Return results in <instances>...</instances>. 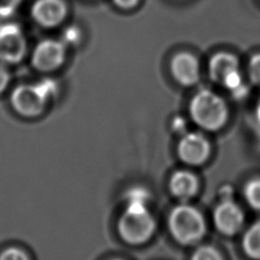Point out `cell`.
<instances>
[{
	"instance_id": "obj_1",
	"label": "cell",
	"mask_w": 260,
	"mask_h": 260,
	"mask_svg": "<svg viewBox=\"0 0 260 260\" xmlns=\"http://www.w3.org/2000/svg\"><path fill=\"white\" fill-rule=\"evenodd\" d=\"M57 90L52 80H41L32 84H19L14 87L10 94L12 109L20 116L35 118L40 116L46 105Z\"/></svg>"
},
{
	"instance_id": "obj_2",
	"label": "cell",
	"mask_w": 260,
	"mask_h": 260,
	"mask_svg": "<svg viewBox=\"0 0 260 260\" xmlns=\"http://www.w3.org/2000/svg\"><path fill=\"white\" fill-rule=\"evenodd\" d=\"M155 231V220L147 208V203L127 202L118 220L120 237L128 244L140 245L147 242Z\"/></svg>"
},
{
	"instance_id": "obj_3",
	"label": "cell",
	"mask_w": 260,
	"mask_h": 260,
	"mask_svg": "<svg viewBox=\"0 0 260 260\" xmlns=\"http://www.w3.org/2000/svg\"><path fill=\"white\" fill-rule=\"evenodd\" d=\"M173 238L182 245H192L200 241L205 234V220L195 207L183 203L172 209L168 219Z\"/></svg>"
},
{
	"instance_id": "obj_4",
	"label": "cell",
	"mask_w": 260,
	"mask_h": 260,
	"mask_svg": "<svg viewBox=\"0 0 260 260\" xmlns=\"http://www.w3.org/2000/svg\"><path fill=\"white\" fill-rule=\"evenodd\" d=\"M193 121L201 128L215 131L220 129L228 119V107L224 101L208 89L198 91L190 104Z\"/></svg>"
},
{
	"instance_id": "obj_5",
	"label": "cell",
	"mask_w": 260,
	"mask_h": 260,
	"mask_svg": "<svg viewBox=\"0 0 260 260\" xmlns=\"http://www.w3.org/2000/svg\"><path fill=\"white\" fill-rule=\"evenodd\" d=\"M209 75L211 80L241 96L247 92L239 70V61L230 53H217L209 61Z\"/></svg>"
},
{
	"instance_id": "obj_6",
	"label": "cell",
	"mask_w": 260,
	"mask_h": 260,
	"mask_svg": "<svg viewBox=\"0 0 260 260\" xmlns=\"http://www.w3.org/2000/svg\"><path fill=\"white\" fill-rule=\"evenodd\" d=\"M27 52V41L22 28L14 22L0 25V62L13 65L21 62Z\"/></svg>"
},
{
	"instance_id": "obj_7",
	"label": "cell",
	"mask_w": 260,
	"mask_h": 260,
	"mask_svg": "<svg viewBox=\"0 0 260 260\" xmlns=\"http://www.w3.org/2000/svg\"><path fill=\"white\" fill-rule=\"evenodd\" d=\"M66 45L62 41L46 39L35 47L30 62L32 67L41 72H49L60 67L65 59Z\"/></svg>"
},
{
	"instance_id": "obj_8",
	"label": "cell",
	"mask_w": 260,
	"mask_h": 260,
	"mask_svg": "<svg viewBox=\"0 0 260 260\" xmlns=\"http://www.w3.org/2000/svg\"><path fill=\"white\" fill-rule=\"evenodd\" d=\"M213 220L221 234L233 236L243 228L245 217L242 208L231 197H224L214 210Z\"/></svg>"
},
{
	"instance_id": "obj_9",
	"label": "cell",
	"mask_w": 260,
	"mask_h": 260,
	"mask_svg": "<svg viewBox=\"0 0 260 260\" xmlns=\"http://www.w3.org/2000/svg\"><path fill=\"white\" fill-rule=\"evenodd\" d=\"M210 145L207 139L199 133H188L183 136L178 145L181 160L191 166L203 164L209 156Z\"/></svg>"
},
{
	"instance_id": "obj_10",
	"label": "cell",
	"mask_w": 260,
	"mask_h": 260,
	"mask_svg": "<svg viewBox=\"0 0 260 260\" xmlns=\"http://www.w3.org/2000/svg\"><path fill=\"white\" fill-rule=\"evenodd\" d=\"M66 14L67 7L63 0H36L30 8L32 19L44 27L59 25Z\"/></svg>"
},
{
	"instance_id": "obj_11",
	"label": "cell",
	"mask_w": 260,
	"mask_h": 260,
	"mask_svg": "<svg viewBox=\"0 0 260 260\" xmlns=\"http://www.w3.org/2000/svg\"><path fill=\"white\" fill-rule=\"evenodd\" d=\"M171 71L174 78L183 85H192L199 80V63L190 53H179L171 62Z\"/></svg>"
},
{
	"instance_id": "obj_12",
	"label": "cell",
	"mask_w": 260,
	"mask_h": 260,
	"mask_svg": "<svg viewBox=\"0 0 260 260\" xmlns=\"http://www.w3.org/2000/svg\"><path fill=\"white\" fill-rule=\"evenodd\" d=\"M198 188L199 183L197 177L189 171H177L170 179V190L172 194L184 202L194 197Z\"/></svg>"
},
{
	"instance_id": "obj_13",
	"label": "cell",
	"mask_w": 260,
	"mask_h": 260,
	"mask_svg": "<svg viewBox=\"0 0 260 260\" xmlns=\"http://www.w3.org/2000/svg\"><path fill=\"white\" fill-rule=\"evenodd\" d=\"M242 247L247 256L260 260V220L254 222L244 234Z\"/></svg>"
},
{
	"instance_id": "obj_14",
	"label": "cell",
	"mask_w": 260,
	"mask_h": 260,
	"mask_svg": "<svg viewBox=\"0 0 260 260\" xmlns=\"http://www.w3.org/2000/svg\"><path fill=\"white\" fill-rule=\"evenodd\" d=\"M244 197L247 203L255 210H260V178L249 180L244 186Z\"/></svg>"
},
{
	"instance_id": "obj_15",
	"label": "cell",
	"mask_w": 260,
	"mask_h": 260,
	"mask_svg": "<svg viewBox=\"0 0 260 260\" xmlns=\"http://www.w3.org/2000/svg\"><path fill=\"white\" fill-rule=\"evenodd\" d=\"M191 260H223V258L215 248L211 246H201L193 252Z\"/></svg>"
},
{
	"instance_id": "obj_16",
	"label": "cell",
	"mask_w": 260,
	"mask_h": 260,
	"mask_svg": "<svg viewBox=\"0 0 260 260\" xmlns=\"http://www.w3.org/2000/svg\"><path fill=\"white\" fill-rule=\"evenodd\" d=\"M248 73L251 82L260 87V53L251 57L248 65Z\"/></svg>"
},
{
	"instance_id": "obj_17",
	"label": "cell",
	"mask_w": 260,
	"mask_h": 260,
	"mask_svg": "<svg viewBox=\"0 0 260 260\" xmlns=\"http://www.w3.org/2000/svg\"><path fill=\"white\" fill-rule=\"evenodd\" d=\"M0 260H30L27 253L18 247H8L0 252Z\"/></svg>"
},
{
	"instance_id": "obj_18",
	"label": "cell",
	"mask_w": 260,
	"mask_h": 260,
	"mask_svg": "<svg viewBox=\"0 0 260 260\" xmlns=\"http://www.w3.org/2000/svg\"><path fill=\"white\" fill-rule=\"evenodd\" d=\"M21 0H0V17H8L18 8Z\"/></svg>"
},
{
	"instance_id": "obj_19",
	"label": "cell",
	"mask_w": 260,
	"mask_h": 260,
	"mask_svg": "<svg viewBox=\"0 0 260 260\" xmlns=\"http://www.w3.org/2000/svg\"><path fill=\"white\" fill-rule=\"evenodd\" d=\"M11 80L10 71L8 69V65H5L0 62V93L6 90Z\"/></svg>"
},
{
	"instance_id": "obj_20",
	"label": "cell",
	"mask_w": 260,
	"mask_h": 260,
	"mask_svg": "<svg viewBox=\"0 0 260 260\" xmlns=\"http://www.w3.org/2000/svg\"><path fill=\"white\" fill-rule=\"evenodd\" d=\"M79 39H80V32H79L78 28L74 27V26H71V27H68L64 31L62 42L65 45H67V44H70V45L71 44H77Z\"/></svg>"
},
{
	"instance_id": "obj_21",
	"label": "cell",
	"mask_w": 260,
	"mask_h": 260,
	"mask_svg": "<svg viewBox=\"0 0 260 260\" xmlns=\"http://www.w3.org/2000/svg\"><path fill=\"white\" fill-rule=\"evenodd\" d=\"M114 3L123 9H130L132 7H134L139 0H113Z\"/></svg>"
},
{
	"instance_id": "obj_22",
	"label": "cell",
	"mask_w": 260,
	"mask_h": 260,
	"mask_svg": "<svg viewBox=\"0 0 260 260\" xmlns=\"http://www.w3.org/2000/svg\"><path fill=\"white\" fill-rule=\"evenodd\" d=\"M255 116H256V119H257V122L260 124V98L257 102V105H256V109H255Z\"/></svg>"
},
{
	"instance_id": "obj_23",
	"label": "cell",
	"mask_w": 260,
	"mask_h": 260,
	"mask_svg": "<svg viewBox=\"0 0 260 260\" xmlns=\"http://www.w3.org/2000/svg\"><path fill=\"white\" fill-rule=\"evenodd\" d=\"M259 145H260V133H259Z\"/></svg>"
},
{
	"instance_id": "obj_24",
	"label": "cell",
	"mask_w": 260,
	"mask_h": 260,
	"mask_svg": "<svg viewBox=\"0 0 260 260\" xmlns=\"http://www.w3.org/2000/svg\"><path fill=\"white\" fill-rule=\"evenodd\" d=\"M112 260H123V259H112Z\"/></svg>"
}]
</instances>
